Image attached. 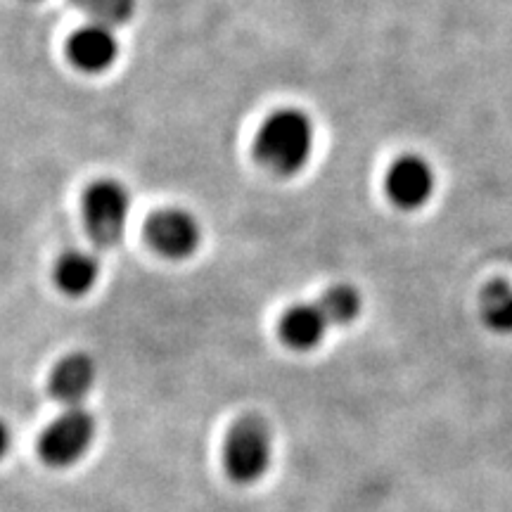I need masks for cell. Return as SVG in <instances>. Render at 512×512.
Returning a JSON list of instances; mask_svg holds the SVG:
<instances>
[{
	"mask_svg": "<svg viewBox=\"0 0 512 512\" xmlns=\"http://www.w3.org/2000/svg\"><path fill=\"white\" fill-rule=\"evenodd\" d=\"M316 131L311 119L299 110H278L256 133V159L278 176H294L309 164Z\"/></svg>",
	"mask_w": 512,
	"mask_h": 512,
	"instance_id": "6da1fadb",
	"label": "cell"
},
{
	"mask_svg": "<svg viewBox=\"0 0 512 512\" xmlns=\"http://www.w3.org/2000/svg\"><path fill=\"white\" fill-rule=\"evenodd\" d=\"M273 460V432L261 415H242L230 427L223 446V465L235 484H254Z\"/></svg>",
	"mask_w": 512,
	"mask_h": 512,
	"instance_id": "7a4b0ae2",
	"label": "cell"
},
{
	"mask_svg": "<svg viewBox=\"0 0 512 512\" xmlns=\"http://www.w3.org/2000/svg\"><path fill=\"white\" fill-rule=\"evenodd\" d=\"M131 197L117 181H98L83 197V219L88 235L100 247H114L124 238Z\"/></svg>",
	"mask_w": 512,
	"mask_h": 512,
	"instance_id": "3957f363",
	"label": "cell"
},
{
	"mask_svg": "<svg viewBox=\"0 0 512 512\" xmlns=\"http://www.w3.org/2000/svg\"><path fill=\"white\" fill-rule=\"evenodd\" d=\"M95 418L86 408L72 406L55 418L38 439V453L53 467H69L83 458L95 439Z\"/></svg>",
	"mask_w": 512,
	"mask_h": 512,
	"instance_id": "277c9868",
	"label": "cell"
},
{
	"mask_svg": "<svg viewBox=\"0 0 512 512\" xmlns=\"http://www.w3.org/2000/svg\"><path fill=\"white\" fill-rule=\"evenodd\" d=\"M434 185H437V178H434L432 166L418 155H406L396 159L389 166L387 181H384L389 200L403 211H415L425 207L434 195Z\"/></svg>",
	"mask_w": 512,
	"mask_h": 512,
	"instance_id": "5b68a950",
	"label": "cell"
},
{
	"mask_svg": "<svg viewBox=\"0 0 512 512\" xmlns=\"http://www.w3.org/2000/svg\"><path fill=\"white\" fill-rule=\"evenodd\" d=\"M147 240L157 249L159 254L169 256V259H185L195 252L200 245V223L195 216L183 209H164L157 211L150 221H147Z\"/></svg>",
	"mask_w": 512,
	"mask_h": 512,
	"instance_id": "8992f818",
	"label": "cell"
},
{
	"mask_svg": "<svg viewBox=\"0 0 512 512\" xmlns=\"http://www.w3.org/2000/svg\"><path fill=\"white\" fill-rule=\"evenodd\" d=\"M119 41L107 24H88L69 38V60L83 72H105L117 62Z\"/></svg>",
	"mask_w": 512,
	"mask_h": 512,
	"instance_id": "52a82bcc",
	"label": "cell"
},
{
	"mask_svg": "<svg viewBox=\"0 0 512 512\" xmlns=\"http://www.w3.org/2000/svg\"><path fill=\"white\" fill-rule=\"evenodd\" d=\"M332 328L325 311L320 304H297L283 313L278 323L280 339L285 347L294 351H311L316 349L323 337Z\"/></svg>",
	"mask_w": 512,
	"mask_h": 512,
	"instance_id": "ba28073f",
	"label": "cell"
},
{
	"mask_svg": "<svg viewBox=\"0 0 512 512\" xmlns=\"http://www.w3.org/2000/svg\"><path fill=\"white\" fill-rule=\"evenodd\" d=\"M95 377H98V370H95V361L91 356L69 354L53 368V375H50V394L57 401L67 403L69 408L79 406L93 389Z\"/></svg>",
	"mask_w": 512,
	"mask_h": 512,
	"instance_id": "9c48e42d",
	"label": "cell"
},
{
	"mask_svg": "<svg viewBox=\"0 0 512 512\" xmlns=\"http://www.w3.org/2000/svg\"><path fill=\"white\" fill-rule=\"evenodd\" d=\"M100 278V264L88 252H67L55 264V285L69 297L91 292Z\"/></svg>",
	"mask_w": 512,
	"mask_h": 512,
	"instance_id": "30bf717a",
	"label": "cell"
},
{
	"mask_svg": "<svg viewBox=\"0 0 512 512\" xmlns=\"http://www.w3.org/2000/svg\"><path fill=\"white\" fill-rule=\"evenodd\" d=\"M479 316L489 330L512 335V285L494 280L479 294Z\"/></svg>",
	"mask_w": 512,
	"mask_h": 512,
	"instance_id": "8fae6325",
	"label": "cell"
},
{
	"mask_svg": "<svg viewBox=\"0 0 512 512\" xmlns=\"http://www.w3.org/2000/svg\"><path fill=\"white\" fill-rule=\"evenodd\" d=\"M320 309L325 311L332 328H339V325H351L361 313V294H358L354 287L349 285H335L330 287L323 297L318 299Z\"/></svg>",
	"mask_w": 512,
	"mask_h": 512,
	"instance_id": "7c38bea8",
	"label": "cell"
},
{
	"mask_svg": "<svg viewBox=\"0 0 512 512\" xmlns=\"http://www.w3.org/2000/svg\"><path fill=\"white\" fill-rule=\"evenodd\" d=\"M83 12H88L98 24L117 27L133 17L136 0H74Z\"/></svg>",
	"mask_w": 512,
	"mask_h": 512,
	"instance_id": "4fadbf2b",
	"label": "cell"
},
{
	"mask_svg": "<svg viewBox=\"0 0 512 512\" xmlns=\"http://www.w3.org/2000/svg\"><path fill=\"white\" fill-rule=\"evenodd\" d=\"M8 448H10V430L5 422H0V458L8 453Z\"/></svg>",
	"mask_w": 512,
	"mask_h": 512,
	"instance_id": "5bb4252c",
	"label": "cell"
}]
</instances>
